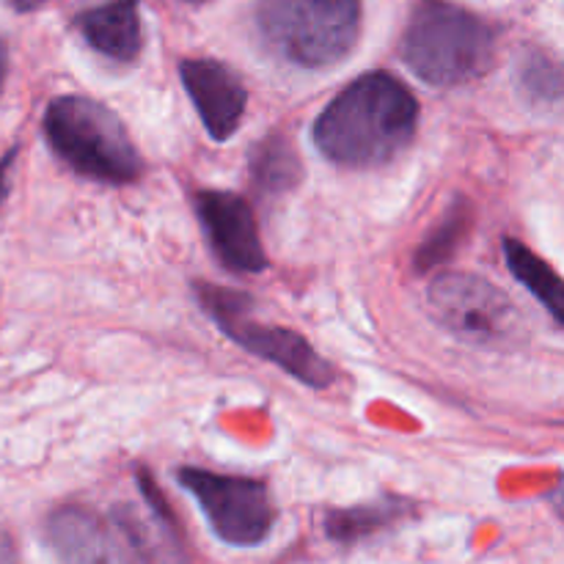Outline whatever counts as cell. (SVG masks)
I'll list each match as a JSON object with an SVG mask.
<instances>
[{
    "instance_id": "obj_4",
    "label": "cell",
    "mask_w": 564,
    "mask_h": 564,
    "mask_svg": "<svg viewBox=\"0 0 564 564\" xmlns=\"http://www.w3.org/2000/svg\"><path fill=\"white\" fill-rule=\"evenodd\" d=\"M257 25L279 58L325 69L356 47L361 0H259Z\"/></svg>"
},
{
    "instance_id": "obj_19",
    "label": "cell",
    "mask_w": 564,
    "mask_h": 564,
    "mask_svg": "<svg viewBox=\"0 0 564 564\" xmlns=\"http://www.w3.org/2000/svg\"><path fill=\"white\" fill-rule=\"evenodd\" d=\"M0 564H17V551L9 534L0 532Z\"/></svg>"
},
{
    "instance_id": "obj_20",
    "label": "cell",
    "mask_w": 564,
    "mask_h": 564,
    "mask_svg": "<svg viewBox=\"0 0 564 564\" xmlns=\"http://www.w3.org/2000/svg\"><path fill=\"white\" fill-rule=\"evenodd\" d=\"M551 505H554V510L560 512V518L564 521V479L560 485H556L554 494H551Z\"/></svg>"
},
{
    "instance_id": "obj_12",
    "label": "cell",
    "mask_w": 564,
    "mask_h": 564,
    "mask_svg": "<svg viewBox=\"0 0 564 564\" xmlns=\"http://www.w3.org/2000/svg\"><path fill=\"white\" fill-rule=\"evenodd\" d=\"M75 28L91 50L119 64H132L143 50V25L138 0H108L83 11Z\"/></svg>"
},
{
    "instance_id": "obj_17",
    "label": "cell",
    "mask_w": 564,
    "mask_h": 564,
    "mask_svg": "<svg viewBox=\"0 0 564 564\" xmlns=\"http://www.w3.org/2000/svg\"><path fill=\"white\" fill-rule=\"evenodd\" d=\"M471 204L466 198H457L449 209L444 213V218L435 224V229L424 237L422 248L416 251V270L419 273H427L435 270L438 264H444L446 259L455 257L457 248L463 246V240L468 237L471 229Z\"/></svg>"
},
{
    "instance_id": "obj_11",
    "label": "cell",
    "mask_w": 564,
    "mask_h": 564,
    "mask_svg": "<svg viewBox=\"0 0 564 564\" xmlns=\"http://www.w3.org/2000/svg\"><path fill=\"white\" fill-rule=\"evenodd\" d=\"M180 75L209 135L215 141L235 135L248 105V91L237 72H231L220 61L191 58L182 61Z\"/></svg>"
},
{
    "instance_id": "obj_23",
    "label": "cell",
    "mask_w": 564,
    "mask_h": 564,
    "mask_svg": "<svg viewBox=\"0 0 564 564\" xmlns=\"http://www.w3.org/2000/svg\"><path fill=\"white\" fill-rule=\"evenodd\" d=\"M185 3H207V0H185Z\"/></svg>"
},
{
    "instance_id": "obj_5",
    "label": "cell",
    "mask_w": 564,
    "mask_h": 564,
    "mask_svg": "<svg viewBox=\"0 0 564 564\" xmlns=\"http://www.w3.org/2000/svg\"><path fill=\"white\" fill-rule=\"evenodd\" d=\"M196 295L202 301L204 312L215 319V325L231 341L246 347L248 352L264 358L268 364H275L286 375L301 380L303 386H312V389H328L336 380L334 367L301 334L253 319V303L248 295L224 290V286L204 284V281L196 284Z\"/></svg>"
},
{
    "instance_id": "obj_3",
    "label": "cell",
    "mask_w": 564,
    "mask_h": 564,
    "mask_svg": "<svg viewBox=\"0 0 564 564\" xmlns=\"http://www.w3.org/2000/svg\"><path fill=\"white\" fill-rule=\"evenodd\" d=\"M50 149L80 176L102 185H130L141 176L143 160L119 116L102 102L77 94L55 97L44 110Z\"/></svg>"
},
{
    "instance_id": "obj_22",
    "label": "cell",
    "mask_w": 564,
    "mask_h": 564,
    "mask_svg": "<svg viewBox=\"0 0 564 564\" xmlns=\"http://www.w3.org/2000/svg\"><path fill=\"white\" fill-rule=\"evenodd\" d=\"M44 3H50V0H11V6H14L17 11H33Z\"/></svg>"
},
{
    "instance_id": "obj_14",
    "label": "cell",
    "mask_w": 564,
    "mask_h": 564,
    "mask_svg": "<svg viewBox=\"0 0 564 564\" xmlns=\"http://www.w3.org/2000/svg\"><path fill=\"white\" fill-rule=\"evenodd\" d=\"M516 86L532 105L562 102L564 61L543 47H523L516 61Z\"/></svg>"
},
{
    "instance_id": "obj_16",
    "label": "cell",
    "mask_w": 564,
    "mask_h": 564,
    "mask_svg": "<svg viewBox=\"0 0 564 564\" xmlns=\"http://www.w3.org/2000/svg\"><path fill=\"white\" fill-rule=\"evenodd\" d=\"M408 512V505L402 501H375V505L350 507V510H330L325 516V534L336 543H356V540L367 538V534L380 532V529L391 527L397 518Z\"/></svg>"
},
{
    "instance_id": "obj_7",
    "label": "cell",
    "mask_w": 564,
    "mask_h": 564,
    "mask_svg": "<svg viewBox=\"0 0 564 564\" xmlns=\"http://www.w3.org/2000/svg\"><path fill=\"white\" fill-rule=\"evenodd\" d=\"M180 485L198 501L213 532L224 543L251 549L268 540L275 510L264 482L204 468H182Z\"/></svg>"
},
{
    "instance_id": "obj_21",
    "label": "cell",
    "mask_w": 564,
    "mask_h": 564,
    "mask_svg": "<svg viewBox=\"0 0 564 564\" xmlns=\"http://www.w3.org/2000/svg\"><path fill=\"white\" fill-rule=\"evenodd\" d=\"M6 75H9V53H6V44L0 39V94H3V83Z\"/></svg>"
},
{
    "instance_id": "obj_8",
    "label": "cell",
    "mask_w": 564,
    "mask_h": 564,
    "mask_svg": "<svg viewBox=\"0 0 564 564\" xmlns=\"http://www.w3.org/2000/svg\"><path fill=\"white\" fill-rule=\"evenodd\" d=\"M215 257L235 273H262L268 268L262 237L251 204L229 191H202L193 198Z\"/></svg>"
},
{
    "instance_id": "obj_1",
    "label": "cell",
    "mask_w": 564,
    "mask_h": 564,
    "mask_svg": "<svg viewBox=\"0 0 564 564\" xmlns=\"http://www.w3.org/2000/svg\"><path fill=\"white\" fill-rule=\"evenodd\" d=\"M419 102L389 72H369L336 94L314 121V143L330 163L375 169L416 135Z\"/></svg>"
},
{
    "instance_id": "obj_6",
    "label": "cell",
    "mask_w": 564,
    "mask_h": 564,
    "mask_svg": "<svg viewBox=\"0 0 564 564\" xmlns=\"http://www.w3.org/2000/svg\"><path fill=\"white\" fill-rule=\"evenodd\" d=\"M427 303L433 317L468 345L505 347L521 334V317L510 297L474 273H441L430 284Z\"/></svg>"
},
{
    "instance_id": "obj_9",
    "label": "cell",
    "mask_w": 564,
    "mask_h": 564,
    "mask_svg": "<svg viewBox=\"0 0 564 564\" xmlns=\"http://www.w3.org/2000/svg\"><path fill=\"white\" fill-rule=\"evenodd\" d=\"M141 505H119L113 510V527L130 545L138 564H191L176 518L165 505L152 477L138 474Z\"/></svg>"
},
{
    "instance_id": "obj_13",
    "label": "cell",
    "mask_w": 564,
    "mask_h": 564,
    "mask_svg": "<svg viewBox=\"0 0 564 564\" xmlns=\"http://www.w3.org/2000/svg\"><path fill=\"white\" fill-rule=\"evenodd\" d=\"M501 251H505L507 268L510 273L538 297L545 306V312L564 325V279L545 262L543 257L532 251V248L523 246L516 237H507L501 242Z\"/></svg>"
},
{
    "instance_id": "obj_18",
    "label": "cell",
    "mask_w": 564,
    "mask_h": 564,
    "mask_svg": "<svg viewBox=\"0 0 564 564\" xmlns=\"http://www.w3.org/2000/svg\"><path fill=\"white\" fill-rule=\"evenodd\" d=\"M14 160H17V149H11V152H6L3 158H0V204H3V198L9 196L11 169H14Z\"/></svg>"
},
{
    "instance_id": "obj_2",
    "label": "cell",
    "mask_w": 564,
    "mask_h": 564,
    "mask_svg": "<svg viewBox=\"0 0 564 564\" xmlns=\"http://www.w3.org/2000/svg\"><path fill=\"white\" fill-rule=\"evenodd\" d=\"M400 53L419 80L438 88L460 86L490 69L496 31L488 20L449 0H416Z\"/></svg>"
},
{
    "instance_id": "obj_10",
    "label": "cell",
    "mask_w": 564,
    "mask_h": 564,
    "mask_svg": "<svg viewBox=\"0 0 564 564\" xmlns=\"http://www.w3.org/2000/svg\"><path fill=\"white\" fill-rule=\"evenodd\" d=\"M44 538L61 564H138L119 529L88 507H58L44 523Z\"/></svg>"
},
{
    "instance_id": "obj_15",
    "label": "cell",
    "mask_w": 564,
    "mask_h": 564,
    "mask_svg": "<svg viewBox=\"0 0 564 564\" xmlns=\"http://www.w3.org/2000/svg\"><path fill=\"white\" fill-rule=\"evenodd\" d=\"M301 158L286 138L270 135L253 147L251 176L253 185L268 196H281L301 182Z\"/></svg>"
}]
</instances>
